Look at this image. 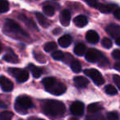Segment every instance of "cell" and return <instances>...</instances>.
I'll list each match as a JSON object with an SVG mask.
<instances>
[{
  "label": "cell",
  "mask_w": 120,
  "mask_h": 120,
  "mask_svg": "<svg viewBox=\"0 0 120 120\" xmlns=\"http://www.w3.org/2000/svg\"><path fill=\"white\" fill-rule=\"evenodd\" d=\"M86 59L90 63H95L97 61H100L102 58V53L99 52L98 50L90 49L87 52H86Z\"/></svg>",
  "instance_id": "obj_7"
},
{
  "label": "cell",
  "mask_w": 120,
  "mask_h": 120,
  "mask_svg": "<svg viewBox=\"0 0 120 120\" xmlns=\"http://www.w3.org/2000/svg\"><path fill=\"white\" fill-rule=\"evenodd\" d=\"M70 110L75 116H82L84 113V104L81 101H75L71 105Z\"/></svg>",
  "instance_id": "obj_8"
},
{
  "label": "cell",
  "mask_w": 120,
  "mask_h": 120,
  "mask_svg": "<svg viewBox=\"0 0 120 120\" xmlns=\"http://www.w3.org/2000/svg\"><path fill=\"white\" fill-rule=\"evenodd\" d=\"M0 108H7V105L1 100H0Z\"/></svg>",
  "instance_id": "obj_39"
},
{
  "label": "cell",
  "mask_w": 120,
  "mask_h": 120,
  "mask_svg": "<svg viewBox=\"0 0 120 120\" xmlns=\"http://www.w3.org/2000/svg\"><path fill=\"white\" fill-rule=\"evenodd\" d=\"M102 109V106L98 103H93V104H90V105L88 106L87 108V110H88L89 113H97V112L100 111Z\"/></svg>",
  "instance_id": "obj_21"
},
{
  "label": "cell",
  "mask_w": 120,
  "mask_h": 120,
  "mask_svg": "<svg viewBox=\"0 0 120 120\" xmlns=\"http://www.w3.org/2000/svg\"><path fill=\"white\" fill-rule=\"evenodd\" d=\"M56 48H57L56 43L53 41H51V42H49V43L45 44V47H44V49L46 52H52L56 49Z\"/></svg>",
  "instance_id": "obj_27"
},
{
  "label": "cell",
  "mask_w": 120,
  "mask_h": 120,
  "mask_svg": "<svg viewBox=\"0 0 120 120\" xmlns=\"http://www.w3.org/2000/svg\"><path fill=\"white\" fill-rule=\"evenodd\" d=\"M35 17H36V19H37V21H38V22L43 27L46 28V27H48L49 26V21L47 20V19L44 17V15H42L41 13H40V12H36V13H35Z\"/></svg>",
  "instance_id": "obj_18"
},
{
  "label": "cell",
  "mask_w": 120,
  "mask_h": 120,
  "mask_svg": "<svg viewBox=\"0 0 120 120\" xmlns=\"http://www.w3.org/2000/svg\"><path fill=\"white\" fill-rule=\"evenodd\" d=\"M112 56L115 59H120V49H115L112 52Z\"/></svg>",
  "instance_id": "obj_35"
},
{
  "label": "cell",
  "mask_w": 120,
  "mask_h": 120,
  "mask_svg": "<svg viewBox=\"0 0 120 120\" xmlns=\"http://www.w3.org/2000/svg\"><path fill=\"white\" fill-rule=\"evenodd\" d=\"M43 112L50 117H58L65 112V105L58 100H47L43 105Z\"/></svg>",
  "instance_id": "obj_1"
},
{
  "label": "cell",
  "mask_w": 120,
  "mask_h": 120,
  "mask_svg": "<svg viewBox=\"0 0 120 120\" xmlns=\"http://www.w3.org/2000/svg\"><path fill=\"white\" fill-rule=\"evenodd\" d=\"M70 120H78V119H77V118H71Z\"/></svg>",
  "instance_id": "obj_43"
},
{
  "label": "cell",
  "mask_w": 120,
  "mask_h": 120,
  "mask_svg": "<svg viewBox=\"0 0 120 120\" xmlns=\"http://www.w3.org/2000/svg\"><path fill=\"white\" fill-rule=\"evenodd\" d=\"M113 16H114L115 18L120 20V8H116L113 11Z\"/></svg>",
  "instance_id": "obj_37"
},
{
  "label": "cell",
  "mask_w": 120,
  "mask_h": 120,
  "mask_svg": "<svg viewBox=\"0 0 120 120\" xmlns=\"http://www.w3.org/2000/svg\"><path fill=\"white\" fill-rule=\"evenodd\" d=\"M19 18H20L22 21H23V22H25V23L26 24V25L28 26L29 27L37 30L36 25H35V23L32 20H30V19H29V18H27V17H25L24 15H20V16H19Z\"/></svg>",
  "instance_id": "obj_22"
},
{
  "label": "cell",
  "mask_w": 120,
  "mask_h": 120,
  "mask_svg": "<svg viewBox=\"0 0 120 120\" xmlns=\"http://www.w3.org/2000/svg\"><path fill=\"white\" fill-rule=\"evenodd\" d=\"M86 40L90 44H95L99 41L100 40V36L97 34L96 31L95 30H89L87 33L86 34Z\"/></svg>",
  "instance_id": "obj_12"
},
{
  "label": "cell",
  "mask_w": 120,
  "mask_h": 120,
  "mask_svg": "<svg viewBox=\"0 0 120 120\" xmlns=\"http://www.w3.org/2000/svg\"><path fill=\"white\" fill-rule=\"evenodd\" d=\"M66 89H67V87L64 83L58 82L56 80L50 86H49L48 88H45V90L49 93H51L52 95H60L66 91Z\"/></svg>",
  "instance_id": "obj_4"
},
{
  "label": "cell",
  "mask_w": 120,
  "mask_h": 120,
  "mask_svg": "<svg viewBox=\"0 0 120 120\" xmlns=\"http://www.w3.org/2000/svg\"><path fill=\"white\" fill-rule=\"evenodd\" d=\"M0 86H1V88L3 89V90L6 92L12 91L13 89V83L8 78L4 77V76L0 77Z\"/></svg>",
  "instance_id": "obj_9"
},
{
  "label": "cell",
  "mask_w": 120,
  "mask_h": 120,
  "mask_svg": "<svg viewBox=\"0 0 120 120\" xmlns=\"http://www.w3.org/2000/svg\"><path fill=\"white\" fill-rule=\"evenodd\" d=\"M29 120H44V119H41V118H35V117H31V118H29Z\"/></svg>",
  "instance_id": "obj_40"
},
{
  "label": "cell",
  "mask_w": 120,
  "mask_h": 120,
  "mask_svg": "<svg viewBox=\"0 0 120 120\" xmlns=\"http://www.w3.org/2000/svg\"><path fill=\"white\" fill-rule=\"evenodd\" d=\"M1 51H2V45L0 44V53H1Z\"/></svg>",
  "instance_id": "obj_44"
},
{
  "label": "cell",
  "mask_w": 120,
  "mask_h": 120,
  "mask_svg": "<svg viewBox=\"0 0 120 120\" xmlns=\"http://www.w3.org/2000/svg\"><path fill=\"white\" fill-rule=\"evenodd\" d=\"M64 56V53L60 50H57L55 52H53V53H52V57L56 60H62Z\"/></svg>",
  "instance_id": "obj_29"
},
{
  "label": "cell",
  "mask_w": 120,
  "mask_h": 120,
  "mask_svg": "<svg viewBox=\"0 0 120 120\" xmlns=\"http://www.w3.org/2000/svg\"><path fill=\"white\" fill-rule=\"evenodd\" d=\"M8 72L11 75L16 77L18 82H25L28 80L29 73L26 70L20 68H9Z\"/></svg>",
  "instance_id": "obj_6"
},
{
  "label": "cell",
  "mask_w": 120,
  "mask_h": 120,
  "mask_svg": "<svg viewBox=\"0 0 120 120\" xmlns=\"http://www.w3.org/2000/svg\"><path fill=\"white\" fill-rule=\"evenodd\" d=\"M71 68L73 72H80L82 71V65H81L80 62L77 61V60H73L71 63Z\"/></svg>",
  "instance_id": "obj_23"
},
{
  "label": "cell",
  "mask_w": 120,
  "mask_h": 120,
  "mask_svg": "<svg viewBox=\"0 0 120 120\" xmlns=\"http://www.w3.org/2000/svg\"><path fill=\"white\" fill-rule=\"evenodd\" d=\"M59 19L60 22L64 26H68L70 24L71 21V13L68 10H64L62 11V12L59 15Z\"/></svg>",
  "instance_id": "obj_11"
},
{
  "label": "cell",
  "mask_w": 120,
  "mask_h": 120,
  "mask_svg": "<svg viewBox=\"0 0 120 120\" xmlns=\"http://www.w3.org/2000/svg\"><path fill=\"white\" fill-rule=\"evenodd\" d=\"M33 106L32 101L28 96L22 95V96L17 97L15 103V109L18 113L25 114L27 113V109Z\"/></svg>",
  "instance_id": "obj_2"
},
{
  "label": "cell",
  "mask_w": 120,
  "mask_h": 120,
  "mask_svg": "<svg viewBox=\"0 0 120 120\" xmlns=\"http://www.w3.org/2000/svg\"><path fill=\"white\" fill-rule=\"evenodd\" d=\"M105 30H106L107 33H109L113 38H118V37H120V26L111 24V25L108 26L105 28Z\"/></svg>",
  "instance_id": "obj_10"
},
{
  "label": "cell",
  "mask_w": 120,
  "mask_h": 120,
  "mask_svg": "<svg viewBox=\"0 0 120 120\" xmlns=\"http://www.w3.org/2000/svg\"><path fill=\"white\" fill-rule=\"evenodd\" d=\"M107 118H108L109 120H118V114L117 112H109L107 114Z\"/></svg>",
  "instance_id": "obj_31"
},
{
  "label": "cell",
  "mask_w": 120,
  "mask_h": 120,
  "mask_svg": "<svg viewBox=\"0 0 120 120\" xmlns=\"http://www.w3.org/2000/svg\"><path fill=\"white\" fill-rule=\"evenodd\" d=\"M74 82L77 84V86L81 87V88H85V87H86L89 84L88 79L86 78V77H81V76L74 77Z\"/></svg>",
  "instance_id": "obj_14"
},
{
  "label": "cell",
  "mask_w": 120,
  "mask_h": 120,
  "mask_svg": "<svg viewBox=\"0 0 120 120\" xmlns=\"http://www.w3.org/2000/svg\"><path fill=\"white\" fill-rule=\"evenodd\" d=\"M86 3L92 8H96L97 5H98V1L97 0H86Z\"/></svg>",
  "instance_id": "obj_36"
},
{
  "label": "cell",
  "mask_w": 120,
  "mask_h": 120,
  "mask_svg": "<svg viewBox=\"0 0 120 120\" xmlns=\"http://www.w3.org/2000/svg\"><path fill=\"white\" fill-rule=\"evenodd\" d=\"M9 10V4L7 0H0V13H4Z\"/></svg>",
  "instance_id": "obj_24"
},
{
  "label": "cell",
  "mask_w": 120,
  "mask_h": 120,
  "mask_svg": "<svg viewBox=\"0 0 120 120\" xmlns=\"http://www.w3.org/2000/svg\"><path fill=\"white\" fill-rule=\"evenodd\" d=\"M100 115H96V114H90V115H88V116L86 118V120H100Z\"/></svg>",
  "instance_id": "obj_34"
},
{
  "label": "cell",
  "mask_w": 120,
  "mask_h": 120,
  "mask_svg": "<svg viewBox=\"0 0 120 120\" xmlns=\"http://www.w3.org/2000/svg\"><path fill=\"white\" fill-rule=\"evenodd\" d=\"M62 60L64 63H66V64H68V63H70L71 61L72 62V57L71 56L70 54H68V53H66V54H64V56Z\"/></svg>",
  "instance_id": "obj_32"
},
{
  "label": "cell",
  "mask_w": 120,
  "mask_h": 120,
  "mask_svg": "<svg viewBox=\"0 0 120 120\" xmlns=\"http://www.w3.org/2000/svg\"><path fill=\"white\" fill-rule=\"evenodd\" d=\"M5 28L8 31L11 32L12 34L15 35H23V36H28L27 33H26L21 26L13 20L11 19H8L5 22Z\"/></svg>",
  "instance_id": "obj_3"
},
{
  "label": "cell",
  "mask_w": 120,
  "mask_h": 120,
  "mask_svg": "<svg viewBox=\"0 0 120 120\" xmlns=\"http://www.w3.org/2000/svg\"><path fill=\"white\" fill-rule=\"evenodd\" d=\"M102 45L105 49H109L112 47V41L108 38H105L102 40Z\"/></svg>",
  "instance_id": "obj_30"
},
{
  "label": "cell",
  "mask_w": 120,
  "mask_h": 120,
  "mask_svg": "<svg viewBox=\"0 0 120 120\" xmlns=\"http://www.w3.org/2000/svg\"><path fill=\"white\" fill-rule=\"evenodd\" d=\"M105 92H106L108 95H116L117 94V90L112 85H108L105 86Z\"/></svg>",
  "instance_id": "obj_28"
},
{
  "label": "cell",
  "mask_w": 120,
  "mask_h": 120,
  "mask_svg": "<svg viewBox=\"0 0 120 120\" xmlns=\"http://www.w3.org/2000/svg\"><path fill=\"white\" fill-rule=\"evenodd\" d=\"M115 5H109V4H98L96 8L100 10L103 13H109L114 8Z\"/></svg>",
  "instance_id": "obj_17"
},
{
  "label": "cell",
  "mask_w": 120,
  "mask_h": 120,
  "mask_svg": "<svg viewBox=\"0 0 120 120\" xmlns=\"http://www.w3.org/2000/svg\"><path fill=\"white\" fill-rule=\"evenodd\" d=\"M4 59L6 62L11 63V64H17L19 62L18 57L12 52H9V53H6L4 56Z\"/></svg>",
  "instance_id": "obj_16"
},
{
  "label": "cell",
  "mask_w": 120,
  "mask_h": 120,
  "mask_svg": "<svg viewBox=\"0 0 120 120\" xmlns=\"http://www.w3.org/2000/svg\"><path fill=\"white\" fill-rule=\"evenodd\" d=\"M114 68L118 70V72H120V62H118L114 64Z\"/></svg>",
  "instance_id": "obj_38"
},
{
  "label": "cell",
  "mask_w": 120,
  "mask_h": 120,
  "mask_svg": "<svg viewBox=\"0 0 120 120\" xmlns=\"http://www.w3.org/2000/svg\"><path fill=\"white\" fill-rule=\"evenodd\" d=\"M72 37L69 35H64L62 37H60L58 40V44L61 47L63 48H67L72 44Z\"/></svg>",
  "instance_id": "obj_13"
},
{
  "label": "cell",
  "mask_w": 120,
  "mask_h": 120,
  "mask_svg": "<svg viewBox=\"0 0 120 120\" xmlns=\"http://www.w3.org/2000/svg\"><path fill=\"white\" fill-rule=\"evenodd\" d=\"M100 120H106V119H105V118H103V117H100Z\"/></svg>",
  "instance_id": "obj_42"
},
{
  "label": "cell",
  "mask_w": 120,
  "mask_h": 120,
  "mask_svg": "<svg viewBox=\"0 0 120 120\" xmlns=\"http://www.w3.org/2000/svg\"><path fill=\"white\" fill-rule=\"evenodd\" d=\"M116 44H117V45L120 46V37H118V38L116 39Z\"/></svg>",
  "instance_id": "obj_41"
},
{
  "label": "cell",
  "mask_w": 120,
  "mask_h": 120,
  "mask_svg": "<svg viewBox=\"0 0 120 120\" xmlns=\"http://www.w3.org/2000/svg\"><path fill=\"white\" fill-rule=\"evenodd\" d=\"M74 53L78 56H82L86 53V46L84 44L79 43L74 48Z\"/></svg>",
  "instance_id": "obj_20"
},
{
  "label": "cell",
  "mask_w": 120,
  "mask_h": 120,
  "mask_svg": "<svg viewBox=\"0 0 120 120\" xmlns=\"http://www.w3.org/2000/svg\"><path fill=\"white\" fill-rule=\"evenodd\" d=\"M113 82H114V83L117 85L118 88L120 90V77L118 75H113Z\"/></svg>",
  "instance_id": "obj_33"
},
{
  "label": "cell",
  "mask_w": 120,
  "mask_h": 120,
  "mask_svg": "<svg viewBox=\"0 0 120 120\" xmlns=\"http://www.w3.org/2000/svg\"><path fill=\"white\" fill-rule=\"evenodd\" d=\"M73 22L77 27H84L87 24L88 21H87V18L85 16L80 15L75 17V19L73 20Z\"/></svg>",
  "instance_id": "obj_15"
},
{
  "label": "cell",
  "mask_w": 120,
  "mask_h": 120,
  "mask_svg": "<svg viewBox=\"0 0 120 120\" xmlns=\"http://www.w3.org/2000/svg\"><path fill=\"white\" fill-rule=\"evenodd\" d=\"M43 11L47 16H49V17H52V16H53V14H54V12H55L54 8H53V6H51V5L44 6Z\"/></svg>",
  "instance_id": "obj_25"
},
{
  "label": "cell",
  "mask_w": 120,
  "mask_h": 120,
  "mask_svg": "<svg viewBox=\"0 0 120 120\" xmlns=\"http://www.w3.org/2000/svg\"><path fill=\"white\" fill-rule=\"evenodd\" d=\"M13 113L10 111H4L0 113V120H12Z\"/></svg>",
  "instance_id": "obj_26"
},
{
  "label": "cell",
  "mask_w": 120,
  "mask_h": 120,
  "mask_svg": "<svg viewBox=\"0 0 120 120\" xmlns=\"http://www.w3.org/2000/svg\"><path fill=\"white\" fill-rule=\"evenodd\" d=\"M85 74L86 76H88L89 77L91 78V80L95 82L96 85L100 86L102 84H104L105 82V79L103 78V76L100 74V72L96 69H86L84 71Z\"/></svg>",
  "instance_id": "obj_5"
},
{
  "label": "cell",
  "mask_w": 120,
  "mask_h": 120,
  "mask_svg": "<svg viewBox=\"0 0 120 120\" xmlns=\"http://www.w3.org/2000/svg\"><path fill=\"white\" fill-rule=\"evenodd\" d=\"M28 68H30V72H32V75H33L34 77H35V78H39V77L41 76L42 70L40 68L35 67V66L33 65V64H29Z\"/></svg>",
  "instance_id": "obj_19"
}]
</instances>
